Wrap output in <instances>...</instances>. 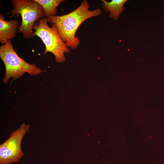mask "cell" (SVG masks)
I'll return each mask as SVG.
<instances>
[{
	"mask_svg": "<svg viewBox=\"0 0 164 164\" xmlns=\"http://www.w3.org/2000/svg\"><path fill=\"white\" fill-rule=\"evenodd\" d=\"M34 24V29L33 36L39 37L45 46L44 55L48 52L53 54L57 63L64 62L66 60L65 53L70 52V50L60 37L56 26L53 24L50 27L47 24L46 18L39 19Z\"/></svg>",
	"mask_w": 164,
	"mask_h": 164,
	"instance_id": "obj_3",
	"label": "cell"
},
{
	"mask_svg": "<svg viewBox=\"0 0 164 164\" xmlns=\"http://www.w3.org/2000/svg\"><path fill=\"white\" fill-rule=\"evenodd\" d=\"M0 57L5 67V72L3 83L7 84L11 78L12 81L21 77L25 73L31 75H39L43 72L35 64H30L17 54L13 46L12 41L8 40L0 47Z\"/></svg>",
	"mask_w": 164,
	"mask_h": 164,
	"instance_id": "obj_2",
	"label": "cell"
},
{
	"mask_svg": "<svg viewBox=\"0 0 164 164\" xmlns=\"http://www.w3.org/2000/svg\"><path fill=\"white\" fill-rule=\"evenodd\" d=\"M30 126L24 123L13 131L9 137L0 145V164L18 162L23 155L21 149L22 140Z\"/></svg>",
	"mask_w": 164,
	"mask_h": 164,
	"instance_id": "obj_5",
	"label": "cell"
},
{
	"mask_svg": "<svg viewBox=\"0 0 164 164\" xmlns=\"http://www.w3.org/2000/svg\"><path fill=\"white\" fill-rule=\"evenodd\" d=\"M90 6L87 1L84 0L78 7L70 13L47 18L48 22L56 26L60 37L68 47L74 49L79 45L80 39L75 35L80 25L87 19L101 14L100 8L90 10Z\"/></svg>",
	"mask_w": 164,
	"mask_h": 164,
	"instance_id": "obj_1",
	"label": "cell"
},
{
	"mask_svg": "<svg viewBox=\"0 0 164 164\" xmlns=\"http://www.w3.org/2000/svg\"><path fill=\"white\" fill-rule=\"evenodd\" d=\"M13 9L11 11L12 15L18 18L20 14L22 18L21 24L18 27L19 32L23 38H32L33 27L36 21L44 18V10L41 6L34 0H12Z\"/></svg>",
	"mask_w": 164,
	"mask_h": 164,
	"instance_id": "obj_4",
	"label": "cell"
},
{
	"mask_svg": "<svg viewBox=\"0 0 164 164\" xmlns=\"http://www.w3.org/2000/svg\"><path fill=\"white\" fill-rule=\"evenodd\" d=\"M127 1V0H113L108 2L101 0L103 9L106 12H109L110 17L115 20L119 19L120 15L124 11V5Z\"/></svg>",
	"mask_w": 164,
	"mask_h": 164,
	"instance_id": "obj_7",
	"label": "cell"
},
{
	"mask_svg": "<svg viewBox=\"0 0 164 164\" xmlns=\"http://www.w3.org/2000/svg\"><path fill=\"white\" fill-rule=\"evenodd\" d=\"M43 8L45 16L47 18L56 16L57 7L64 0H34Z\"/></svg>",
	"mask_w": 164,
	"mask_h": 164,
	"instance_id": "obj_8",
	"label": "cell"
},
{
	"mask_svg": "<svg viewBox=\"0 0 164 164\" xmlns=\"http://www.w3.org/2000/svg\"><path fill=\"white\" fill-rule=\"evenodd\" d=\"M19 22L16 20H4V15L0 14V42L2 44L15 37Z\"/></svg>",
	"mask_w": 164,
	"mask_h": 164,
	"instance_id": "obj_6",
	"label": "cell"
}]
</instances>
